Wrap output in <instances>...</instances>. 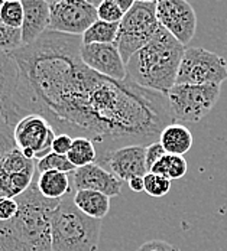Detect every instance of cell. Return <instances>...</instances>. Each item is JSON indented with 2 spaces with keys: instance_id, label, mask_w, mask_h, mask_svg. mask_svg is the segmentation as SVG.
<instances>
[{
  "instance_id": "cell-1",
  "label": "cell",
  "mask_w": 227,
  "mask_h": 251,
  "mask_svg": "<svg viewBox=\"0 0 227 251\" xmlns=\"http://www.w3.org/2000/svg\"><path fill=\"white\" fill-rule=\"evenodd\" d=\"M16 201V215L0 221V251H52L51 221L59 201L47 200L39 192L36 179Z\"/></svg>"
},
{
  "instance_id": "cell-2",
  "label": "cell",
  "mask_w": 227,
  "mask_h": 251,
  "mask_svg": "<svg viewBox=\"0 0 227 251\" xmlns=\"http://www.w3.org/2000/svg\"><path fill=\"white\" fill-rule=\"evenodd\" d=\"M185 47L159 25L151 41L126 62L127 79L167 96L175 85Z\"/></svg>"
},
{
  "instance_id": "cell-3",
  "label": "cell",
  "mask_w": 227,
  "mask_h": 251,
  "mask_svg": "<svg viewBox=\"0 0 227 251\" xmlns=\"http://www.w3.org/2000/svg\"><path fill=\"white\" fill-rule=\"evenodd\" d=\"M74 194L62 198L52 214V251H97L101 220L83 214L74 203Z\"/></svg>"
},
{
  "instance_id": "cell-4",
  "label": "cell",
  "mask_w": 227,
  "mask_h": 251,
  "mask_svg": "<svg viewBox=\"0 0 227 251\" xmlns=\"http://www.w3.org/2000/svg\"><path fill=\"white\" fill-rule=\"evenodd\" d=\"M222 94L219 84H175L167 94L172 122L194 125L202 120L217 104Z\"/></svg>"
},
{
  "instance_id": "cell-5",
  "label": "cell",
  "mask_w": 227,
  "mask_h": 251,
  "mask_svg": "<svg viewBox=\"0 0 227 251\" xmlns=\"http://www.w3.org/2000/svg\"><path fill=\"white\" fill-rule=\"evenodd\" d=\"M158 27L156 3L136 1L127 10L119 22V32L114 42L125 62L151 41Z\"/></svg>"
},
{
  "instance_id": "cell-6",
  "label": "cell",
  "mask_w": 227,
  "mask_h": 251,
  "mask_svg": "<svg viewBox=\"0 0 227 251\" xmlns=\"http://www.w3.org/2000/svg\"><path fill=\"white\" fill-rule=\"evenodd\" d=\"M227 79V62L223 56L204 48H185L175 84H219Z\"/></svg>"
},
{
  "instance_id": "cell-7",
  "label": "cell",
  "mask_w": 227,
  "mask_h": 251,
  "mask_svg": "<svg viewBox=\"0 0 227 251\" xmlns=\"http://www.w3.org/2000/svg\"><path fill=\"white\" fill-rule=\"evenodd\" d=\"M16 148L26 159L39 160L52 151L57 136L52 126L39 114H28L12 127Z\"/></svg>"
},
{
  "instance_id": "cell-8",
  "label": "cell",
  "mask_w": 227,
  "mask_h": 251,
  "mask_svg": "<svg viewBox=\"0 0 227 251\" xmlns=\"http://www.w3.org/2000/svg\"><path fill=\"white\" fill-rule=\"evenodd\" d=\"M50 30L83 36V33L99 21L97 7L87 0H61L50 4Z\"/></svg>"
},
{
  "instance_id": "cell-9",
  "label": "cell",
  "mask_w": 227,
  "mask_h": 251,
  "mask_svg": "<svg viewBox=\"0 0 227 251\" xmlns=\"http://www.w3.org/2000/svg\"><path fill=\"white\" fill-rule=\"evenodd\" d=\"M156 18L174 38L185 47L197 30V15L188 0H158Z\"/></svg>"
},
{
  "instance_id": "cell-10",
  "label": "cell",
  "mask_w": 227,
  "mask_h": 251,
  "mask_svg": "<svg viewBox=\"0 0 227 251\" xmlns=\"http://www.w3.org/2000/svg\"><path fill=\"white\" fill-rule=\"evenodd\" d=\"M35 160L26 159L19 149L0 160V200L16 198L35 180Z\"/></svg>"
},
{
  "instance_id": "cell-11",
  "label": "cell",
  "mask_w": 227,
  "mask_h": 251,
  "mask_svg": "<svg viewBox=\"0 0 227 251\" xmlns=\"http://www.w3.org/2000/svg\"><path fill=\"white\" fill-rule=\"evenodd\" d=\"M145 153L146 146H122L99 156L96 163L112 172L114 176H117L120 180L129 182L132 177L145 176L148 174Z\"/></svg>"
},
{
  "instance_id": "cell-12",
  "label": "cell",
  "mask_w": 227,
  "mask_h": 251,
  "mask_svg": "<svg viewBox=\"0 0 227 251\" xmlns=\"http://www.w3.org/2000/svg\"><path fill=\"white\" fill-rule=\"evenodd\" d=\"M80 55L83 62L100 75L125 81L126 62L114 44H83Z\"/></svg>"
},
{
  "instance_id": "cell-13",
  "label": "cell",
  "mask_w": 227,
  "mask_h": 251,
  "mask_svg": "<svg viewBox=\"0 0 227 251\" xmlns=\"http://www.w3.org/2000/svg\"><path fill=\"white\" fill-rule=\"evenodd\" d=\"M73 183L76 191L91 189L107 195L109 198L120 195L123 186V180L97 163L77 168L73 172Z\"/></svg>"
},
{
  "instance_id": "cell-14",
  "label": "cell",
  "mask_w": 227,
  "mask_h": 251,
  "mask_svg": "<svg viewBox=\"0 0 227 251\" xmlns=\"http://www.w3.org/2000/svg\"><path fill=\"white\" fill-rule=\"evenodd\" d=\"M21 3L24 6L22 41L24 45H29L50 30L51 7L45 0H21Z\"/></svg>"
},
{
  "instance_id": "cell-15",
  "label": "cell",
  "mask_w": 227,
  "mask_h": 251,
  "mask_svg": "<svg viewBox=\"0 0 227 251\" xmlns=\"http://www.w3.org/2000/svg\"><path fill=\"white\" fill-rule=\"evenodd\" d=\"M36 186L39 192L47 198L54 201H61L70 194H74V183H73V174L58 172V171H48L39 174L36 177Z\"/></svg>"
},
{
  "instance_id": "cell-16",
  "label": "cell",
  "mask_w": 227,
  "mask_h": 251,
  "mask_svg": "<svg viewBox=\"0 0 227 251\" xmlns=\"http://www.w3.org/2000/svg\"><path fill=\"white\" fill-rule=\"evenodd\" d=\"M159 143L170 154L184 156L187 151L193 148L194 139L190 128L181 123H170L164 127L159 136Z\"/></svg>"
},
{
  "instance_id": "cell-17",
  "label": "cell",
  "mask_w": 227,
  "mask_h": 251,
  "mask_svg": "<svg viewBox=\"0 0 227 251\" xmlns=\"http://www.w3.org/2000/svg\"><path fill=\"white\" fill-rule=\"evenodd\" d=\"M74 203L83 214L94 220H103L110 211V198L101 192L91 189L76 191Z\"/></svg>"
},
{
  "instance_id": "cell-18",
  "label": "cell",
  "mask_w": 227,
  "mask_h": 251,
  "mask_svg": "<svg viewBox=\"0 0 227 251\" xmlns=\"http://www.w3.org/2000/svg\"><path fill=\"white\" fill-rule=\"evenodd\" d=\"M19 82V67L10 52L0 50V101L13 96Z\"/></svg>"
},
{
  "instance_id": "cell-19",
  "label": "cell",
  "mask_w": 227,
  "mask_h": 251,
  "mask_svg": "<svg viewBox=\"0 0 227 251\" xmlns=\"http://www.w3.org/2000/svg\"><path fill=\"white\" fill-rule=\"evenodd\" d=\"M188 171V163L184 156L165 153L152 168L149 172L165 176L170 180L184 177Z\"/></svg>"
},
{
  "instance_id": "cell-20",
  "label": "cell",
  "mask_w": 227,
  "mask_h": 251,
  "mask_svg": "<svg viewBox=\"0 0 227 251\" xmlns=\"http://www.w3.org/2000/svg\"><path fill=\"white\" fill-rule=\"evenodd\" d=\"M68 160L74 168H83L97 160V149L94 143L85 137H74L71 149L67 153Z\"/></svg>"
},
{
  "instance_id": "cell-21",
  "label": "cell",
  "mask_w": 227,
  "mask_h": 251,
  "mask_svg": "<svg viewBox=\"0 0 227 251\" xmlns=\"http://www.w3.org/2000/svg\"><path fill=\"white\" fill-rule=\"evenodd\" d=\"M119 32V24L96 21L81 36L83 44H114Z\"/></svg>"
},
{
  "instance_id": "cell-22",
  "label": "cell",
  "mask_w": 227,
  "mask_h": 251,
  "mask_svg": "<svg viewBox=\"0 0 227 251\" xmlns=\"http://www.w3.org/2000/svg\"><path fill=\"white\" fill-rule=\"evenodd\" d=\"M36 171L38 174H44L48 171H58V172H65V174H73L76 168L71 165L68 157L65 154H57L51 151L45 157L39 159L36 163Z\"/></svg>"
},
{
  "instance_id": "cell-23",
  "label": "cell",
  "mask_w": 227,
  "mask_h": 251,
  "mask_svg": "<svg viewBox=\"0 0 227 251\" xmlns=\"http://www.w3.org/2000/svg\"><path fill=\"white\" fill-rule=\"evenodd\" d=\"M0 19L4 25L21 29L24 24V6L21 0H4L0 6Z\"/></svg>"
},
{
  "instance_id": "cell-24",
  "label": "cell",
  "mask_w": 227,
  "mask_h": 251,
  "mask_svg": "<svg viewBox=\"0 0 227 251\" xmlns=\"http://www.w3.org/2000/svg\"><path fill=\"white\" fill-rule=\"evenodd\" d=\"M145 180V192L153 198H162L171 191V180L165 176L148 172L143 176Z\"/></svg>"
},
{
  "instance_id": "cell-25",
  "label": "cell",
  "mask_w": 227,
  "mask_h": 251,
  "mask_svg": "<svg viewBox=\"0 0 227 251\" xmlns=\"http://www.w3.org/2000/svg\"><path fill=\"white\" fill-rule=\"evenodd\" d=\"M24 47L22 30L4 25L0 19V50L13 52Z\"/></svg>"
},
{
  "instance_id": "cell-26",
  "label": "cell",
  "mask_w": 227,
  "mask_h": 251,
  "mask_svg": "<svg viewBox=\"0 0 227 251\" xmlns=\"http://www.w3.org/2000/svg\"><path fill=\"white\" fill-rule=\"evenodd\" d=\"M97 16L100 21H104V22L119 24L123 19L125 12L113 0H103L97 6Z\"/></svg>"
},
{
  "instance_id": "cell-27",
  "label": "cell",
  "mask_w": 227,
  "mask_h": 251,
  "mask_svg": "<svg viewBox=\"0 0 227 251\" xmlns=\"http://www.w3.org/2000/svg\"><path fill=\"white\" fill-rule=\"evenodd\" d=\"M18 149L15 139H13V130L3 119H0V160L9 153V151Z\"/></svg>"
},
{
  "instance_id": "cell-28",
  "label": "cell",
  "mask_w": 227,
  "mask_h": 251,
  "mask_svg": "<svg viewBox=\"0 0 227 251\" xmlns=\"http://www.w3.org/2000/svg\"><path fill=\"white\" fill-rule=\"evenodd\" d=\"M19 209L16 198H1L0 200V221L12 220Z\"/></svg>"
},
{
  "instance_id": "cell-29",
  "label": "cell",
  "mask_w": 227,
  "mask_h": 251,
  "mask_svg": "<svg viewBox=\"0 0 227 251\" xmlns=\"http://www.w3.org/2000/svg\"><path fill=\"white\" fill-rule=\"evenodd\" d=\"M167 151L162 148V145L159 142H155L146 146V153H145V159H146V168H148V172L153 168V165L165 154Z\"/></svg>"
},
{
  "instance_id": "cell-30",
  "label": "cell",
  "mask_w": 227,
  "mask_h": 251,
  "mask_svg": "<svg viewBox=\"0 0 227 251\" xmlns=\"http://www.w3.org/2000/svg\"><path fill=\"white\" fill-rule=\"evenodd\" d=\"M74 137L68 136V134H57L54 142H52V151L57 154H65L71 149Z\"/></svg>"
},
{
  "instance_id": "cell-31",
  "label": "cell",
  "mask_w": 227,
  "mask_h": 251,
  "mask_svg": "<svg viewBox=\"0 0 227 251\" xmlns=\"http://www.w3.org/2000/svg\"><path fill=\"white\" fill-rule=\"evenodd\" d=\"M136 251H181L178 247L162 241V240H151L146 241L145 244H142Z\"/></svg>"
},
{
  "instance_id": "cell-32",
  "label": "cell",
  "mask_w": 227,
  "mask_h": 251,
  "mask_svg": "<svg viewBox=\"0 0 227 251\" xmlns=\"http://www.w3.org/2000/svg\"><path fill=\"white\" fill-rule=\"evenodd\" d=\"M129 188L133 192H145V180L143 176H136L129 180Z\"/></svg>"
},
{
  "instance_id": "cell-33",
  "label": "cell",
  "mask_w": 227,
  "mask_h": 251,
  "mask_svg": "<svg viewBox=\"0 0 227 251\" xmlns=\"http://www.w3.org/2000/svg\"><path fill=\"white\" fill-rule=\"evenodd\" d=\"M113 1H114L125 13H126L127 10H129L135 3H136V0H113Z\"/></svg>"
},
{
  "instance_id": "cell-34",
  "label": "cell",
  "mask_w": 227,
  "mask_h": 251,
  "mask_svg": "<svg viewBox=\"0 0 227 251\" xmlns=\"http://www.w3.org/2000/svg\"><path fill=\"white\" fill-rule=\"evenodd\" d=\"M87 1H88V3H91V4H94V6L97 7V6L100 4L103 0H87Z\"/></svg>"
},
{
  "instance_id": "cell-35",
  "label": "cell",
  "mask_w": 227,
  "mask_h": 251,
  "mask_svg": "<svg viewBox=\"0 0 227 251\" xmlns=\"http://www.w3.org/2000/svg\"><path fill=\"white\" fill-rule=\"evenodd\" d=\"M136 1H145V3H156L158 0H136Z\"/></svg>"
},
{
  "instance_id": "cell-36",
  "label": "cell",
  "mask_w": 227,
  "mask_h": 251,
  "mask_svg": "<svg viewBox=\"0 0 227 251\" xmlns=\"http://www.w3.org/2000/svg\"><path fill=\"white\" fill-rule=\"evenodd\" d=\"M48 4H54V3H58V1H61V0H45Z\"/></svg>"
},
{
  "instance_id": "cell-37",
  "label": "cell",
  "mask_w": 227,
  "mask_h": 251,
  "mask_svg": "<svg viewBox=\"0 0 227 251\" xmlns=\"http://www.w3.org/2000/svg\"><path fill=\"white\" fill-rule=\"evenodd\" d=\"M3 1H4V0H0V6H1V4H3Z\"/></svg>"
}]
</instances>
